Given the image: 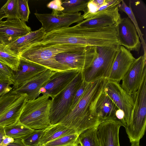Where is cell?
<instances>
[{
  "instance_id": "6da1fadb",
  "label": "cell",
  "mask_w": 146,
  "mask_h": 146,
  "mask_svg": "<svg viewBox=\"0 0 146 146\" xmlns=\"http://www.w3.org/2000/svg\"><path fill=\"white\" fill-rule=\"evenodd\" d=\"M107 80L101 78L88 83L77 105L60 123L74 129L79 135L98 125L101 123L96 113L95 106Z\"/></svg>"
},
{
  "instance_id": "7a4b0ae2",
  "label": "cell",
  "mask_w": 146,
  "mask_h": 146,
  "mask_svg": "<svg viewBox=\"0 0 146 146\" xmlns=\"http://www.w3.org/2000/svg\"><path fill=\"white\" fill-rule=\"evenodd\" d=\"M132 96L134 107L129 120L125 127L131 144H139L146 127V75L138 90Z\"/></svg>"
},
{
  "instance_id": "3957f363",
  "label": "cell",
  "mask_w": 146,
  "mask_h": 146,
  "mask_svg": "<svg viewBox=\"0 0 146 146\" xmlns=\"http://www.w3.org/2000/svg\"><path fill=\"white\" fill-rule=\"evenodd\" d=\"M49 97L42 95L34 100H27L19 118V122L35 130L44 129L50 125Z\"/></svg>"
},
{
  "instance_id": "277c9868",
  "label": "cell",
  "mask_w": 146,
  "mask_h": 146,
  "mask_svg": "<svg viewBox=\"0 0 146 146\" xmlns=\"http://www.w3.org/2000/svg\"><path fill=\"white\" fill-rule=\"evenodd\" d=\"M120 45L97 47V55L90 65L82 71L83 80L87 83L101 78H108Z\"/></svg>"
},
{
  "instance_id": "5b68a950",
  "label": "cell",
  "mask_w": 146,
  "mask_h": 146,
  "mask_svg": "<svg viewBox=\"0 0 146 146\" xmlns=\"http://www.w3.org/2000/svg\"><path fill=\"white\" fill-rule=\"evenodd\" d=\"M83 80L82 71L51 100L49 114L50 125L60 123L70 111L75 94Z\"/></svg>"
},
{
  "instance_id": "8992f818",
  "label": "cell",
  "mask_w": 146,
  "mask_h": 146,
  "mask_svg": "<svg viewBox=\"0 0 146 146\" xmlns=\"http://www.w3.org/2000/svg\"><path fill=\"white\" fill-rule=\"evenodd\" d=\"M97 54L96 46H80L59 53L52 59L70 70L83 71L90 65Z\"/></svg>"
},
{
  "instance_id": "52a82bcc",
  "label": "cell",
  "mask_w": 146,
  "mask_h": 146,
  "mask_svg": "<svg viewBox=\"0 0 146 146\" xmlns=\"http://www.w3.org/2000/svg\"><path fill=\"white\" fill-rule=\"evenodd\" d=\"M80 46L71 44L47 45L34 44L19 54L20 58L43 66L55 71L52 58L60 52L76 48Z\"/></svg>"
},
{
  "instance_id": "ba28073f",
  "label": "cell",
  "mask_w": 146,
  "mask_h": 146,
  "mask_svg": "<svg viewBox=\"0 0 146 146\" xmlns=\"http://www.w3.org/2000/svg\"><path fill=\"white\" fill-rule=\"evenodd\" d=\"M104 91L118 108L123 112L126 125L129 120L134 107L132 95L123 89L119 82L108 79Z\"/></svg>"
},
{
  "instance_id": "9c48e42d",
  "label": "cell",
  "mask_w": 146,
  "mask_h": 146,
  "mask_svg": "<svg viewBox=\"0 0 146 146\" xmlns=\"http://www.w3.org/2000/svg\"><path fill=\"white\" fill-rule=\"evenodd\" d=\"M146 54L135 58L123 78L122 88L132 95L139 89L146 75Z\"/></svg>"
},
{
  "instance_id": "30bf717a",
  "label": "cell",
  "mask_w": 146,
  "mask_h": 146,
  "mask_svg": "<svg viewBox=\"0 0 146 146\" xmlns=\"http://www.w3.org/2000/svg\"><path fill=\"white\" fill-rule=\"evenodd\" d=\"M34 15L42 24V28L46 33L53 30L69 27L74 23H78L84 20L81 13L68 14L62 13L58 14H41L36 12Z\"/></svg>"
},
{
  "instance_id": "8fae6325",
  "label": "cell",
  "mask_w": 146,
  "mask_h": 146,
  "mask_svg": "<svg viewBox=\"0 0 146 146\" xmlns=\"http://www.w3.org/2000/svg\"><path fill=\"white\" fill-rule=\"evenodd\" d=\"M119 44L130 51L139 52L141 46L136 28L128 17L121 18L116 24Z\"/></svg>"
},
{
  "instance_id": "7c38bea8",
  "label": "cell",
  "mask_w": 146,
  "mask_h": 146,
  "mask_svg": "<svg viewBox=\"0 0 146 146\" xmlns=\"http://www.w3.org/2000/svg\"><path fill=\"white\" fill-rule=\"evenodd\" d=\"M81 71L76 69L56 71L41 88L40 94L54 98Z\"/></svg>"
},
{
  "instance_id": "4fadbf2b",
  "label": "cell",
  "mask_w": 146,
  "mask_h": 146,
  "mask_svg": "<svg viewBox=\"0 0 146 146\" xmlns=\"http://www.w3.org/2000/svg\"><path fill=\"white\" fill-rule=\"evenodd\" d=\"M25 22L19 18H7L0 23V40L7 45L31 32Z\"/></svg>"
},
{
  "instance_id": "5bb4252c",
  "label": "cell",
  "mask_w": 146,
  "mask_h": 146,
  "mask_svg": "<svg viewBox=\"0 0 146 146\" xmlns=\"http://www.w3.org/2000/svg\"><path fill=\"white\" fill-rule=\"evenodd\" d=\"M121 123L115 118L105 120L97 128V134L100 146H120L119 131Z\"/></svg>"
},
{
  "instance_id": "9a60e30c",
  "label": "cell",
  "mask_w": 146,
  "mask_h": 146,
  "mask_svg": "<svg viewBox=\"0 0 146 146\" xmlns=\"http://www.w3.org/2000/svg\"><path fill=\"white\" fill-rule=\"evenodd\" d=\"M55 72L48 68L13 89L18 94H26L27 100L35 99L39 96L41 88Z\"/></svg>"
},
{
  "instance_id": "2e32d148",
  "label": "cell",
  "mask_w": 146,
  "mask_h": 146,
  "mask_svg": "<svg viewBox=\"0 0 146 146\" xmlns=\"http://www.w3.org/2000/svg\"><path fill=\"white\" fill-rule=\"evenodd\" d=\"M117 5L100 12L78 24L81 27L90 28H102L115 25L121 19Z\"/></svg>"
},
{
  "instance_id": "e0dca14e",
  "label": "cell",
  "mask_w": 146,
  "mask_h": 146,
  "mask_svg": "<svg viewBox=\"0 0 146 146\" xmlns=\"http://www.w3.org/2000/svg\"><path fill=\"white\" fill-rule=\"evenodd\" d=\"M135 59L130 51L120 45L108 80L119 82Z\"/></svg>"
},
{
  "instance_id": "ac0fdd59",
  "label": "cell",
  "mask_w": 146,
  "mask_h": 146,
  "mask_svg": "<svg viewBox=\"0 0 146 146\" xmlns=\"http://www.w3.org/2000/svg\"><path fill=\"white\" fill-rule=\"evenodd\" d=\"M48 68L34 62L20 58L17 70L11 79L15 88L32 78L46 70Z\"/></svg>"
},
{
  "instance_id": "d6986e66",
  "label": "cell",
  "mask_w": 146,
  "mask_h": 146,
  "mask_svg": "<svg viewBox=\"0 0 146 146\" xmlns=\"http://www.w3.org/2000/svg\"><path fill=\"white\" fill-rule=\"evenodd\" d=\"M45 33L44 30L41 27L38 30L31 31L21 37L7 46L19 55L32 45L41 41Z\"/></svg>"
},
{
  "instance_id": "ffe728a7",
  "label": "cell",
  "mask_w": 146,
  "mask_h": 146,
  "mask_svg": "<svg viewBox=\"0 0 146 146\" xmlns=\"http://www.w3.org/2000/svg\"><path fill=\"white\" fill-rule=\"evenodd\" d=\"M118 109L103 89L97 100L95 109L100 122L107 119L115 118V112Z\"/></svg>"
},
{
  "instance_id": "44dd1931",
  "label": "cell",
  "mask_w": 146,
  "mask_h": 146,
  "mask_svg": "<svg viewBox=\"0 0 146 146\" xmlns=\"http://www.w3.org/2000/svg\"><path fill=\"white\" fill-rule=\"evenodd\" d=\"M75 133H77L74 129L61 123L50 125L44 129L40 139L39 146L62 136Z\"/></svg>"
},
{
  "instance_id": "7402d4cb",
  "label": "cell",
  "mask_w": 146,
  "mask_h": 146,
  "mask_svg": "<svg viewBox=\"0 0 146 146\" xmlns=\"http://www.w3.org/2000/svg\"><path fill=\"white\" fill-rule=\"evenodd\" d=\"M27 96L24 94L9 109L0 116V126L4 127L13 124L19 119L27 100Z\"/></svg>"
},
{
  "instance_id": "603a6c76",
  "label": "cell",
  "mask_w": 146,
  "mask_h": 146,
  "mask_svg": "<svg viewBox=\"0 0 146 146\" xmlns=\"http://www.w3.org/2000/svg\"><path fill=\"white\" fill-rule=\"evenodd\" d=\"M20 60L19 55L0 41V62L8 65L15 72L17 70Z\"/></svg>"
},
{
  "instance_id": "cb8c5ba5",
  "label": "cell",
  "mask_w": 146,
  "mask_h": 146,
  "mask_svg": "<svg viewBox=\"0 0 146 146\" xmlns=\"http://www.w3.org/2000/svg\"><path fill=\"white\" fill-rule=\"evenodd\" d=\"M4 128L6 136L13 139L21 138L35 130L22 124L19 119L15 123L4 127Z\"/></svg>"
},
{
  "instance_id": "d4e9b609",
  "label": "cell",
  "mask_w": 146,
  "mask_h": 146,
  "mask_svg": "<svg viewBox=\"0 0 146 146\" xmlns=\"http://www.w3.org/2000/svg\"><path fill=\"white\" fill-rule=\"evenodd\" d=\"M98 125L86 129L79 135L78 140L82 146H100L97 134Z\"/></svg>"
},
{
  "instance_id": "484cf974",
  "label": "cell",
  "mask_w": 146,
  "mask_h": 146,
  "mask_svg": "<svg viewBox=\"0 0 146 146\" xmlns=\"http://www.w3.org/2000/svg\"><path fill=\"white\" fill-rule=\"evenodd\" d=\"M89 0H65L62 2V6L64 8L61 12L68 14L79 13L83 11L85 13Z\"/></svg>"
},
{
  "instance_id": "4316f807",
  "label": "cell",
  "mask_w": 146,
  "mask_h": 146,
  "mask_svg": "<svg viewBox=\"0 0 146 146\" xmlns=\"http://www.w3.org/2000/svg\"><path fill=\"white\" fill-rule=\"evenodd\" d=\"M121 3H120L117 5L118 10L125 13L134 25L138 35L141 41V44L144 49V54H146V44L145 41L143 37V34L138 26L135 17L131 9V3H129V6L127 5L123 0H121Z\"/></svg>"
},
{
  "instance_id": "83f0119b",
  "label": "cell",
  "mask_w": 146,
  "mask_h": 146,
  "mask_svg": "<svg viewBox=\"0 0 146 146\" xmlns=\"http://www.w3.org/2000/svg\"><path fill=\"white\" fill-rule=\"evenodd\" d=\"M79 135L75 133L60 137L41 146H66L78 144Z\"/></svg>"
},
{
  "instance_id": "f1b7e54d",
  "label": "cell",
  "mask_w": 146,
  "mask_h": 146,
  "mask_svg": "<svg viewBox=\"0 0 146 146\" xmlns=\"http://www.w3.org/2000/svg\"><path fill=\"white\" fill-rule=\"evenodd\" d=\"M1 9L4 12L5 18H19L18 0H8Z\"/></svg>"
},
{
  "instance_id": "f546056e",
  "label": "cell",
  "mask_w": 146,
  "mask_h": 146,
  "mask_svg": "<svg viewBox=\"0 0 146 146\" xmlns=\"http://www.w3.org/2000/svg\"><path fill=\"white\" fill-rule=\"evenodd\" d=\"M44 129L35 130L21 139L26 146H39L40 139Z\"/></svg>"
},
{
  "instance_id": "4dcf8cb0",
  "label": "cell",
  "mask_w": 146,
  "mask_h": 146,
  "mask_svg": "<svg viewBox=\"0 0 146 146\" xmlns=\"http://www.w3.org/2000/svg\"><path fill=\"white\" fill-rule=\"evenodd\" d=\"M28 0H18L19 18L25 22H28L30 14Z\"/></svg>"
},
{
  "instance_id": "1f68e13d",
  "label": "cell",
  "mask_w": 146,
  "mask_h": 146,
  "mask_svg": "<svg viewBox=\"0 0 146 146\" xmlns=\"http://www.w3.org/2000/svg\"><path fill=\"white\" fill-rule=\"evenodd\" d=\"M15 71L6 64L0 62V78L11 80L14 76Z\"/></svg>"
},
{
  "instance_id": "d6a6232c",
  "label": "cell",
  "mask_w": 146,
  "mask_h": 146,
  "mask_svg": "<svg viewBox=\"0 0 146 146\" xmlns=\"http://www.w3.org/2000/svg\"><path fill=\"white\" fill-rule=\"evenodd\" d=\"M13 83L10 79L0 78V96L5 94L13 89L11 87Z\"/></svg>"
},
{
  "instance_id": "836d02e7",
  "label": "cell",
  "mask_w": 146,
  "mask_h": 146,
  "mask_svg": "<svg viewBox=\"0 0 146 146\" xmlns=\"http://www.w3.org/2000/svg\"><path fill=\"white\" fill-rule=\"evenodd\" d=\"M88 83L83 80L80 86L75 94L70 108V111L72 110L77 104L82 96Z\"/></svg>"
},
{
  "instance_id": "e575fe53",
  "label": "cell",
  "mask_w": 146,
  "mask_h": 146,
  "mask_svg": "<svg viewBox=\"0 0 146 146\" xmlns=\"http://www.w3.org/2000/svg\"><path fill=\"white\" fill-rule=\"evenodd\" d=\"M62 2L61 0H54L48 3L47 7L52 9L53 11L61 12L64 9L62 6Z\"/></svg>"
},
{
  "instance_id": "d590c367",
  "label": "cell",
  "mask_w": 146,
  "mask_h": 146,
  "mask_svg": "<svg viewBox=\"0 0 146 146\" xmlns=\"http://www.w3.org/2000/svg\"><path fill=\"white\" fill-rule=\"evenodd\" d=\"M6 146H26L21 138L14 139V141L7 144Z\"/></svg>"
},
{
  "instance_id": "8d00e7d4",
  "label": "cell",
  "mask_w": 146,
  "mask_h": 146,
  "mask_svg": "<svg viewBox=\"0 0 146 146\" xmlns=\"http://www.w3.org/2000/svg\"><path fill=\"white\" fill-rule=\"evenodd\" d=\"M4 127L0 126V146H3L2 143L3 140L6 137Z\"/></svg>"
},
{
  "instance_id": "74e56055",
  "label": "cell",
  "mask_w": 146,
  "mask_h": 146,
  "mask_svg": "<svg viewBox=\"0 0 146 146\" xmlns=\"http://www.w3.org/2000/svg\"><path fill=\"white\" fill-rule=\"evenodd\" d=\"M14 139L12 138L6 136L3 141L2 145L3 146H6L9 143L13 142Z\"/></svg>"
},
{
  "instance_id": "f35d334b",
  "label": "cell",
  "mask_w": 146,
  "mask_h": 146,
  "mask_svg": "<svg viewBox=\"0 0 146 146\" xmlns=\"http://www.w3.org/2000/svg\"><path fill=\"white\" fill-rule=\"evenodd\" d=\"M5 18V15L3 10L0 9V23L2 21V19Z\"/></svg>"
},
{
  "instance_id": "ab89813d",
  "label": "cell",
  "mask_w": 146,
  "mask_h": 146,
  "mask_svg": "<svg viewBox=\"0 0 146 146\" xmlns=\"http://www.w3.org/2000/svg\"><path fill=\"white\" fill-rule=\"evenodd\" d=\"M131 146H140L139 144H131Z\"/></svg>"
},
{
  "instance_id": "60d3db41",
  "label": "cell",
  "mask_w": 146,
  "mask_h": 146,
  "mask_svg": "<svg viewBox=\"0 0 146 146\" xmlns=\"http://www.w3.org/2000/svg\"><path fill=\"white\" fill-rule=\"evenodd\" d=\"M78 144H76V145H68V146H78Z\"/></svg>"
},
{
  "instance_id": "b9f144b4",
  "label": "cell",
  "mask_w": 146,
  "mask_h": 146,
  "mask_svg": "<svg viewBox=\"0 0 146 146\" xmlns=\"http://www.w3.org/2000/svg\"><path fill=\"white\" fill-rule=\"evenodd\" d=\"M0 41H1L0 40Z\"/></svg>"
}]
</instances>
